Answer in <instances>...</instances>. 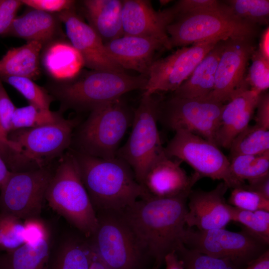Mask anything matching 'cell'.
<instances>
[{"mask_svg":"<svg viewBox=\"0 0 269 269\" xmlns=\"http://www.w3.org/2000/svg\"><path fill=\"white\" fill-rule=\"evenodd\" d=\"M134 113L122 98L92 110L76 134L74 150L103 159L116 157Z\"/></svg>","mask_w":269,"mask_h":269,"instance_id":"cell-6","label":"cell"},{"mask_svg":"<svg viewBox=\"0 0 269 269\" xmlns=\"http://www.w3.org/2000/svg\"><path fill=\"white\" fill-rule=\"evenodd\" d=\"M256 125L269 130V94H260L257 107Z\"/></svg>","mask_w":269,"mask_h":269,"instance_id":"cell-43","label":"cell"},{"mask_svg":"<svg viewBox=\"0 0 269 269\" xmlns=\"http://www.w3.org/2000/svg\"><path fill=\"white\" fill-rule=\"evenodd\" d=\"M62 118L58 112L41 110L31 104L16 108L11 119V132L53 124Z\"/></svg>","mask_w":269,"mask_h":269,"instance_id":"cell-32","label":"cell"},{"mask_svg":"<svg viewBox=\"0 0 269 269\" xmlns=\"http://www.w3.org/2000/svg\"><path fill=\"white\" fill-rule=\"evenodd\" d=\"M231 206L244 210L269 211V199L243 186L232 188L228 200Z\"/></svg>","mask_w":269,"mask_h":269,"instance_id":"cell-37","label":"cell"},{"mask_svg":"<svg viewBox=\"0 0 269 269\" xmlns=\"http://www.w3.org/2000/svg\"><path fill=\"white\" fill-rule=\"evenodd\" d=\"M221 4L216 0H180L169 8L173 20L178 16L215 8Z\"/></svg>","mask_w":269,"mask_h":269,"instance_id":"cell-39","label":"cell"},{"mask_svg":"<svg viewBox=\"0 0 269 269\" xmlns=\"http://www.w3.org/2000/svg\"><path fill=\"white\" fill-rule=\"evenodd\" d=\"M151 269H158V268L155 266H153V267Z\"/></svg>","mask_w":269,"mask_h":269,"instance_id":"cell-52","label":"cell"},{"mask_svg":"<svg viewBox=\"0 0 269 269\" xmlns=\"http://www.w3.org/2000/svg\"><path fill=\"white\" fill-rule=\"evenodd\" d=\"M90 248L91 260L89 269H109L102 261L97 253L91 245L90 246Z\"/></svg>","mask_w":269,"mask_h":269,"instance_id":"cell-48","label":"cell"},{"mask_svg":"<svg viewBox=\"0 0 269 269\" xmlns=\"http://www.w3.org/2000/svg\"><path fill=\"white\" fill-rule=\"evenodd\" d=\"M166 32L172 49L211 40L254 39L258 26L236 16L222 1L218 7L175 17Z\"/></svg>","mask_w":269,"mask_h":269,"instance_id":"cell-4","label":"cell"},{"mask_svg":"<svg viewBox=\"0 0 269 269\" xmlns=\"http://www.w3.org/2000/svg\"><path fill=\"white\" fill-rule=\"evenodd\" d=\"M182 242L189 249L229 259L243 267L269 250L268 244L243 228L234 232L225 228L202 231L187 227Z\"/></svg>","mask_w":269,"mask_h":269,"instance_id":"cell-10","label":"cell"},{"mask_svg":"<svg viewBox=\"0 0 269 269\" xmlns=\"http://www.w3.org/2000/svg\"><path fill=\"white\" fill-rule=\"evenodd\" d=\"M224 41H218L201 60L189 77L173 95L188 99H206L214 89L217 65L224 48Z\"/></svg>","mask_w":269,"mask_h":269,"instance_id":"cell-22","label":"cell"},{"mask_svg":"<svg viewBox=\"0 0 269 269\" xmlns=\"http://www.w3.org/2000/svg\"><path fill=\"white\" fill-rule=\"evenodd\" d=\"M219 41L211 40L182 47L165 57L155 60L147 75L142 95L174 92Z\"/></svg>","mask_w":269,"mask_h":269,"instance_id":"cell-14","label":"cell"},{"mask_svg":"<svg viewBox=\"0 0 269 269\" xmlns=\"http://www.w3.org/2000/svg\"><path fill=\"white\" fill-rule=\"evenodd\" d=\"M255 50L254 39L225 40L216 69L214 89L206 99L225 104L239 93L250 89L245 75Z\"/></svg>","mask_w":269,"mask_h":269,"instance_id":"cell-15","label":"cell"},{"mask_svg":"<svg viewBox=\"0 0 269 269\" xmlns=\"http://www.w3.org/2000/svg\"><path fill=\"white\" fill-rule=\"evenodd\" d=\"M243 269H269V250L249 263Z\"/></svg>","mask_w":269,"mask_h":269,"instance_id":"cell-45","label":"cell"},{"mask_svg":"<svg viewBox=\"0 0 269 269\" xmlns=\"http://www.w3.org/2000/svg\"><path fill=\"white\" fill-rule=\"evenodd\" d=\"M105 47L110 57L123 69L133 70L146 76L155 60V54L165 49L158 39L126 35L105 43Z\"/></svg>","mask_w":269,"mask_h":269,"instance_id":"cell-20","label":"cell"},{"mask_svg":"<svg viewBox=\"0 0 269 269\" xmlns=\"http://www.w3.org/2000/svg\"><path fill=\"white\" fill-rule=\"evenodd\" d=\"M71 45L82 56L84 65L93 70L125 72L108 54L105 44L95 31L72 10L59 13Z\"/></svg>","mask_w":269,"mask_h":269,"instance_id":"cell-16","label":"cell"},{"mask_svg":"<svg viewBox=\"0 0 269 269\" xmlns=\"http://www.w3.org/2000/svg\"><path fill=\"white\" fill-rule=\"evenodd\" d=\"M83 3L88 24L104 44L124 35L122 0H86Z\"/></svg>","mask_w":269,"mask_h":269,"instance_id":"cell-23","label":"cell"},{"mask_svg":"<svg viewBox=\"0 0 269 269\" xmlns=\"http://www.w3.org/2000/svg\"><path fill=\"white\" fill-rule=\"evenodd\" d=\"M0 79L17 90L28 101L29 104L41 110H50L52 98L33 80L26 77L15 76L6 77Z\"/></svg>","mask_w":269,"mask_h":269,"instance_id":"cell-36","label":"cell"},{"mask_svg":"<svg viewBox=\"0 0 269 269\" xmlns=\"http://www.w3.org/2000/svg\"><path fill=\"white\" fill-rule=\"evenodd\" d=\"M43 63L52 76L65 80L74 79L85 66L80 53L71 43L63 41L53 43L47 47Z\"/></svg>","mask_w":269,"mask_h":269,"instance_id":"cell-27","label":"cell"},{"mask_svg":"<svg viewBox=\"0 0 269 269\" xmlns=\"http://www.w3.org/2000/svg\"><path fill=\"white\" fill-rule=\"evenodd\" d=\"M16 108L0 79V122L8 134L11 132V119Z\"/></svg>","mask_w":269,"mask_h":269,"instance_id":"cell-42","label":"cell"},{"mask_svg":"<svg viewBox=\"0 0 269 269\" xmlns=\"http://www.w3.org/2000/svg\"><path fill=\"white\" fill-rule=\"evenodd\" d=\"M230 208L232 221L241 224L243 228L269 245V211H249L231 205Z\"/></svg>","mask_w":269,"mask_h":269,"instance_id":"cell-34","label":"cell"},{"mask_svg":"<svg viewBox=\"0 0 269 269\" xmlns=\"http://www.w3.org/2000/svg\"><path fill=\"white\" fill-rule=\"evenodd\" d=\"M200 178L195 173L188 176L179 161L165 155L149 168L141 186L148 196L171 198L189 193Z\"/></svg>","mask_w":269,"mask_h":269,"instance_id":"cell-19","label":"cell"},{"mask_svg":"<svg viewBox=\"0 0 269 269\" xmlns=\"http://www.w3.org/2000/svg\"><path fill=\"white\" fill-rule=\"evenodd\" d=\"M171 1L170 0H159V2L161 6H164L168 4Z\"/></svg>","mask_w":269,"mask_h":269,"instance_id":"cell-51","label":"cell"},{"mask_svg":"<svg viewBox=\"0 0 269 269\" xmlns=\"http://www.w3.org/2000/svg\"><path fill=\"white\" fill-rule=\"evenodd\" d=\"M97 228L87 239L109 269H142L150 258L121 211L97 212Z\"/></svg>","mask_w":269,"mask_h":269,"instance_id":"cell-7","label":"cell"},{"mask_svg":"<svg viewBox=\"0 0 269 269\" xmlns=\"http://www.w3.org/2000/svg\"><path fill=\"white\" fill-rule=\"evenodd\" d=\"M261 94L247 89L224 104L216 135L218 147L229 149L234 139L249 125Z\"/></svg>","mask_w":269,"mask_h":269,"instance_id":"cell-21","label":"cell"},{"mask_svg":"<svg viewBox=\"0 0 269 269\" xmlns=\"http://www.w3.org/2000/svg\"><path fill=\"white\" fill-rule=\"evenodd\" d=\"M228 187L221 182L210 191L191 190L188 197L186 225L200 231L225 228L232 221L230 205L225 194Z\"/></svg>","mask_w":269,"mask_h":269,"instance_id":"cell-17","label":"cell"},{"mask_svg":"<svg viewBox=\"0 0 269 269\" xmlns=\"http://www.w3.org/2000/svg\"><path fill=\"white\" fill-rule=\"evenodd\" d=\"M91 248L88 240L70 237L51 251L47 269H89Z\"/></svg>","mask_w":269,"mask_h":269,"instance_id":"cell-28","label":"cell"},{"mask_svg":"<svg viewBox=\"0 0 269 269\" xmlns=\"http://www.w3.org/2000/svg\"><path fill=\"white\" fill-rule=\"evenodd\" d=\"M77 119L63 117L55 123L28 129H22L8 134V138L18 147L8 163L10 171L30 170L28 162H33L36 168L46 166L45 162L59 156L70 145Z\"/></svg>","mask_w":269,"mask_h":269,"instance_id":"cell-9","label":"cell"},{"mask_svg":"<svg viewBox=\"0 0 269 269\" xmlns=\"http://www.w3.org/2000/svg\"><path fill=\"white\" fill-rule=\"evenodd\" d=\"M10 147L15 150L16 146L14 143L9 140L8 134L3 129L0 122V148Z\"/></svg>","mask_w":269,"mask_h":269,"instance_id":"cell-49","label":"cell"},{"mask_svg":"<svg viewBox=\"0 0 269 269\" xmlns=\"http://www.w3.org/2000/svg\"><path fill=\"white\" fill-rule=\"evenodd\" d=\"M239 18L256 25H267L269 20L268 0L223 1Z\"/></svg>","mask_w":269,"mask_h":269,"instance_id":"cell-35","label":"cell"},{"mask_svg":"<svg viewBox=\"0 0 269 269\" xmlns=\"http://www.w3.org/2000/svg\"><path fill=\"white\" fill-rule=\"evenodd\" d=\"M43 44L28 41L9 49L0 60V79L10 76L34 80L40 74L39 55Z\"/></svg>","mask_w":269,"mask_h":269,"instance_id":"cell-26","label":"cell"},{"mask_svg":"<svg viewBox=\"0 0 269 269\" xmlns=\"http://www.w3.org/2000/svg\"><path fill=\"white\" fill-rule=\"evenodd\" d=\"M53 174L47 166L27 171H11L0 189V211L23 221L38 218Z\"/></svg>","mask_w":269,"mask_h":269,"instance_id":"cell-13","label":"cell"},{"mask_svg":"<svg viewBox=\"0 0 269 269\" xmlns=\"http://www.w3.org/2000/svg\"><path fill=\"white\" fill-rule=\"evenodd\" d=\"M10 172L5 162L0 155V189L7 179Z\"/></svg>","mask_w":269,"mask_h":269,"instance_id":"cell-50","label":"cell"},{"mask_svg":"<svg viewBox=\"0 0 269 269\" xmlns=\"http://www.w3.org/2000/svg\"><path fill=\"white\" fill-rule=\"evenodd\" d=\"M165 269H184L183 262L176 252L167 254L164 260Z\"/></svg>","mask_w":269,"mask_h":269,"instance_id":"cell-46","label":"cell"},{"mask_svg":"<svg viewBox=\"0 0 269 269\" xmlns=\"http://www.w3.org/2000/svg\"><path fill=\"white\" fill-rule=\"evenodd\" d=\"M96 211H122L148 196L129 165L116 157L103 159L71 150Z\"/></svg>","mask_w":269,"mask_h":269,"instance_id":"cell-2","label":"cell"},{"mask_svg":"<svg viewBox=\"0 0 269 269\" xmlns=\"http://www.w3.org/2000/svg\"><path fill=\"white\" fill-rule=\"evenodd\" d=\"M50 237L48 231L14 250L0 253V269H47L52 251Z\"/></svg>","mask_w":269,"mask_h":269,"instance_id":"cell-24","label":"cell"},{"mask_svg":"<svg viewBox=\"0 0 269 269\" xmlns=\"http://www.w3.org/2000/svg\"><path fill=\"white\" fill-rule=\"evenodd\" d=\"M45 200L87 239L98 226L96 211L83 183L71 150L63 155L48 184Z\"/></svg>","mask_w":269,"mask_h":269,"instance_id":"cell-3","label":"cell"},{"mask_svg":"<svg viewBox=\"0 0 269 269\" xmlns=\"http://www.w3.org/2000/svg\"><path fill=\"white\" fill-rule=\"evenodd\" d=\"M157 94L142 95L134 113L131 133L117 153L131 167L141 185L149 168L166 155L157 128L161 98Z\"/></svg>","mask_w":269,"mask_h":269,"instance_id":"cell-8","label":"cell"},{"mask_svg":"<svg viewBox=\"0 0 269 269\" xmlns=\"http://www.w3.org/2000/svg\"><path fill=\"white\" fill-rule=\"evenodd\" d=\"M260 53L267 60L269 61V27L268 26L263 31L258 50Z\"/></svg>","mask_w":269,"mask_h":269,"instance_id":"cell-47","label":"cell"},{"mask_svg":"<svg viewBox=\"0 0 269 269\" xmlns=\"http://www.w3.org/2000/svg\"><path fill=\"white\" fill-rule=\"evenodd\" d=\"M23 220L0 211V252L16 249L26 242Z\"/></svg>","mask_w":269,"mask_h":269,"instance_id":"cell-33","label":"cell"},{"mask_svg":"<svg viewBox=\"0 0 269 269\" xmlns=\"http://www.w3.org/2000/svg\"><path fill=\"white\" fill-rule=\"evenodd\" d=\"M189 193L171 198L148 196L121 211L158 269L167 254L183 244Z\"/></svg>","mask_w":269,"mask_h":269,"instance_id":"cell-1","label":"cell"},{"mask_svg":"<svg viewBox=\"0 0 269 269\" xmlns=\"http://www.w3.org/2000/svg\"><path fill=\"white\" fill-rule=\"evenodd\" d=\"M230 172L237 187L269 174V151L257 155H239L229 159Z\"/></svg>","mask_w":269,"mask_h":269,"instance_id":"cell-29","label":"cell"},{"mask_svg":"<svg viewBox=\"0 0 269 269\" xmlns=\"http://www.w3.org/2000/svg\"><path fill=\"white\" fill-rule=\"evenodd\" d=\"M176 253L184 269H243L245 267L227 259L214 257L189 249L182 244Z\"/></svg>","mask_w":269,"mask_h":269,"instance_id":"cell-31","label":"cell"},{"mask_svg":"<svg viewBox=\"0 0 269 269\" xmlns=\"http://www.w3.org/2000/svg\"><path fill=\"white\" fill-rule=\"evenodd\" d=\"M24 4L33 9L41 10L47 13H59L72 9L75 1L71 0H22Z\"/></svg>","mask_w":269,"mask_h":269,"instance_id":"cell-40","label":"cell"},{"mask_svg":"<svg viewBox=\"0 0 269 269\" xmlns=\"http://www.w3.org/2000/svg\"><path fill=\"white\" fill-rule=\"evenodd\" d=\"M224 104L207 99L184 98L172 95L167 100L161 99L158 121L174 132L187 131L216 144Z\"/></svg>","mask_w":269,"mask_h":269,"instance_id":"cell-11","label":"cell"},{"mask_svg":"<svg viewBox=\"0 0 269 269\" xmlns=\"http://www.w3.org/2000/svg\"><path fill=\"white\" fill-rule=\"evenodd\" d=\"M166 155L189 165L201 178L222 180L228 187H237L230 172V162L215 144L183 130L175 134L164 147Z\"/></svg>","mask_w":269,"mask_h":269,"instance_id":"cell-12","label":"cell"},{"mask_svg":"<svg viewBox=\"0 0 269 269\" xmlns=\"http://www.w3.org/2000/svg\"><path fill=\"white\" fill-rule=\"evenodd\" d=\"M146 76H132L125 72L92 70L53 90L65 107L90 110L122 98L132 91H143Z\"/></svg>","mask_w":269,"mask_h":269,"instance_id":"cell-5","label":"cell"},{"mask_svg":"<svg viewBox=\"0 0 269 269\" xmlns=\"http://www.w3.org/2000/svg\"><path fill=\"white\" fill-rule=\"evenodd\" d=\"M22 4L18 0H0V35L8 30Z\"/></svg>","mask_w":269,"mask_h":269,"instance_id":"cell-41","label":"cell"},{"mask_svg":"<svg viewBox=\"0 0 269 269\" xmlns=\"http://www.w3.org/2000/svg\"><path fill=\"white\" fill-rule=\"evenodd\" d=\"M246 81L250 89L262 93L269 87V61L265 59L256 50L251 57Z\"/></svg>","mask_w":269,"mask_h":269,"instance_id":"cell-38","label":"cell"},{"mask_svg":"<svg viewBox=\"0 0 269 269\" xmlns=\"http://www.w3.org/2000/svg\"><path fill=\"white\" fill-rule=\"evenodd\" d=\"M243 187L269 199V174L248 182Z\"/></svg>","mask_w":269,"mask_h":269,"instance_id":"cell-44","label":"cell"},{"mask_svg":"<svg viewBox=\"0 0 269 269\" xmlns=\"http://www.w3.org/2000/svg\"></svg>","mask_w":269,"mask_h":269,"instance_id":"cell-53","label":"cell"},{"mask_svg":"<svg viewBox=\"0 0 269 269\" xmlns=\"http://www.w3.org/2000/svg\"><path fill=\"white\" fill-rule=\"evenodd\" d=\"M58 29L57 18L51 13L33 9L13 19L4 34L43 45L56 36Z\"/></svg>","mask_w":269,"mask_h":269,"instance_id":"cell-25","label":"cell"},{"mask_svg":"<svg viewBox=\"0 0 269 269\" xmlns=\"http://www.w3.org/2000/svg\"><path fill=\"white\" fill-rule=\"evenodd\" d=\"M124 35L151 38L161 41L166 49H171L166 27L173 18L169 7L156 11L149 0H122Z\"/></svg>","mask_w":269,"mask_h":269,"instance_id":"cell-18","label":"cell"},{"mask_svg":"<svg viewBox=\"0 0 269 269\" xmlns=\"http://www.w3.org/2000/svg\"><path fill=\"white\" fill-rule=\"evenodd\" d=\"M229 149L230 158L269 151V130L256 124L248 125L234 139Z\"/></svg>","mask_w":269,"mask_h":269,"instance_id":"cell-30","label":"cell"}]
</instances>
